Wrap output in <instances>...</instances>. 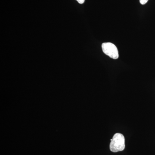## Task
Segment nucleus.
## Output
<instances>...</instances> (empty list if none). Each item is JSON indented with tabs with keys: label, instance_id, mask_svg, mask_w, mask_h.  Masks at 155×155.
<instances>
[{
	"label": "nucleus",
	"instance_id": "nucleus-1",
	"mask_svg": "<svg viewBox=\"0 0 155 155\" xmlns=\"http://www.w3.org/2000/svg\"><path fill=\"white\" fill-rule=\"evenodd\" d=\"M110 140V148L111 151L116 153L122 151L125 149V139L122 134H115Z\"/></svg>",
	"mask_w": 155,
	"mask_h": 155
},
{
	"label": "nucleus",
	"instance_id": "nucleus-2",
	"mask_svg": "<svg viewBox=\"0 0 155 155\" xmlns=\"http://www.w3.org/2000/svg\"><path fill=\"white\" fill-rule=\"evenodd\" d=\"M103 52L112 59L116 60L119 57V51L116 46L110 42L104 43L102 45Z\"/></svg>",
	"mask_w": 155,
	"mask_h": 155
},
{
	"label": "nucleus",
	"instance_id": "nucleus-3",
	"mask_svg": "<svg viewBox=\"0 0 155 155\" xmlns=\"http://www.w3.org/2000/svg\"><path fill=\"white\" fill-rule=\"evenodd\" d=\"M149 0H140V2L142 5H145Z\"/></svg>",
	"mask_w": 155,
	"mask_h": 155
},
{
	"label": "nucleus",
	"instance_id": "nucleus-4",
	"mask_svg": "<svg viewBox=\"0 0 155 155\" xmlns=\"http://www.w3.org/2000/svg\"><path fill=\"white\" fill-rule=\"evenodd\" d=\"M76 1H77L79 3V4H83L84 3L85 0H76Z\"/></svg>",
	"mask_w": 155,
	"mask_h": 155
}]
</instances>
